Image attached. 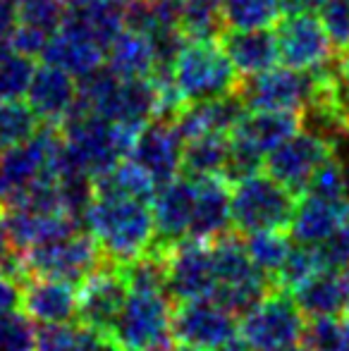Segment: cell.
Wrapping results in <instances>:
<instances>
[{"instance_id":"34","label":"cell","mask_w":349,"mask_h":351,"mask_svg":"<svg viewBox=\"0 0 349 351\" xmlns=\"http://www.w3.org/2000/svg\"><path fill=\"white\" fill-rule=\"evenodd\" d=\"M321 24L337 56L349 53V0H328L321 8Z\"/></svg>"},{"instance_id":"19","label":"cell","mask_w":349,"mask_h":351,"mask_svg":"<svg viewBox=\"0 0 349 351\" xmlns=\"http://www.w3.org/2000/svg\"><path fill=\"white\" fill-rule=\"evenodd\" d=\"M244 112H247V106L239 91H234L228 96L184 103L182 110L173 117V122L182 139L204 134H230Z\"/></svg>"},{"instance_id":"13","label":"cell","mask_w":349,"mask_h":351,"mask_svg":"<svg viewBox=\"0 0 349 351\" xmlns=\"http://www.w3.org/2000/svg\"><path fill=\"white\" fill-rule=\"evenodd\" d=\"M275 36H278L280 62L294 70H318L330 65L335 58V48L321 19L309 12L287 14L282 22H278Z\"/></svg>"},{"instance_id":"33","label":"cell","mask_w":349,"mask_h":351,"mask_svg":"<svg viewBox=\"0 0 349 351\" xmlns=\"http://www.w3.org/2000/svg\"><path fill=\"white\" fill-rule=\"evenodd\" d=\"M38 325L27 313L0 315V351H36Z\"/></svg>"},{"instance_id":"37","label":"cell","mask_w":349,"mask_h":351,"mask_svg":"<svg viewBox=\"0 0 349 351\" xmlns=\"http://www.w3.org/2000/svg\"><path fill=\"white\" fill-rule=\"evenodd\" d=\"M313 246H316L323 268H335V270L349 268V225L340 227L335 234H330L328 239L318 241Z\"/></svg>"},{"instance_id":"10","label":"cell","mask_w":349,"mask_h":351,"mask_svg":"<svg viewBox=\"0 0 349 351\" xmlns=\"http://www.w3.org/2000/svg\"><path fill=\"white\" fill-rule=\"evenodd\" d=\"M330 156H335L333 136L302 127L297 134L285 139L265 156L263 167L270 177H275L280 184L287 186L294 196H302L311 177L316 175V170Z\"/></svg>"},{"instance_id":"16","label":"cell","mask_w":349,"mask_h":351,"mask_svg":"<svg viewBox=\"0 0 349 351\" xmlns=\"http://www.w3.org/2000/svg\"><path fill=\"white\" fill-rule=\"evenodd\" d=\"M106 53L108 48L103 43H98L96 38L88 36L86 32H82L80 27L70 24L67 19H62V24L53 32V36L43 46L41 58L43 62L60 67L62 72L72 74L80 82V79L88 77L91 72L101 70L106 65Z\"/></svg>"},{"instance_id":"9","label":"cell","mask_w":349,"mask_h":351,"mask_svg":"<svg viewBox=\"0 0 349 351\" xmlns=\"http://www.w3.org/2000/svg\"><path fill=\"white\" fill-rule=\"evenodd\" d=\"M165 261V289L173 301L210 296L215 289L213 241L184 237L177 241H158Z\"/></svg>"},{"instance_id":"32","label":"cell","mask_w":349,"mask_h":351,"mask_svg":"<svg viewBox=\"0 0 349 351\" xmlns=\"http://www.w3.org/2000/svg\"><path fill=\"white\" fill-rule=\"evenodd\" d=\"M318 270H323V265H321V258H318L316 246L297 241V244L289 246V254H287V258H285L282 268H280L278 278H275V285L292 291L294 287H299L304 280H309L313 273H318Z\"/></svg>"},{"instance_id":"44","label":"cell","mask_w":349,"mask_h":351,"mask_svg":"<svg viewBox=\"0 0 349 351\" xmlns=\"http://www.w3.org/2000/svg\"><path fill=\"white\" fill-rule=\"evenodd\" d=\"M273 351H309L306 344H289V347H282V349H273Z\"/></svg>"},{"instance_id":"30","label":"cell","mask_w":349,"mask_h":351,"mask_svg":"<svg viewBox=\"0 0 349 351\" xmlns=\"http://www.w3.org/2000/svg\"><path fill=\"white\" fill-rule=\"evenodd\" d=\"M302 342L309 351H349V311L335 318L306 320Z\"/></svg>"},{"instance_id":"1","label":"cell","mask_w":349,"mask_h":351,"mask_svg":"<svg viewBox=\"0 0 349 351\" xmlns=\"http://www.w3.org/2000/svg\"><path fill=\"white\" fill-rule=\"evenodd\" d=\"M82 222L108 261L130 263L154 246L156 220L149 201L91 186Z\"/></svg>"},{"instance_id":"18","label":"cell","mask_w":349,"mask_h":351,"mask_svg":"<svg viewBox=\"0 0 349 351\" xmlns=\"http://www.w3.org/2000/svg\"><path fill=\"white\" fill-rule=\"evenodd\" d=\"M22 311L36 325H70L77 320V291L65 280L27 275L22 280Z\"/></svg>"},{"instance_id":"41","label":"cell","mask_w":349,"mask_h":351,"mask_svg":"<svg viewBox=\"0 0 349 351\" xmlns=\"http://www.w3.org/2000/svg\"><path fill=\"white\" fill-rule=\"evenodd\" d=\"M337 82H340L342 98H345L349 108V53L340 56V60H337Z\"/></svg>"},{"instance_id":"11","label":"cell","mask_w":349,"mask_h":351,"mask_svg":"<svg viewBox=\"0 0 349 351\" xmlns=\"http://www.w3.org/2000/svg\"><path fill=\"white\" fill-rule=\"evenodd\" d=\"M130 296L125 265L108 261L80 282L77 289V320L82 328L112 332Z\"/></svg>"},{"instance_id":"48","label":"cell","mask_w":349,"mask_h":351,"mask_svg":"<svg viewBox=\"0 0 349 351\" xmlns=\"http://www.w3.org/2000/svg\"><path fill=\"white\" fill-rule=\"evenodd\" d=\"M347 273H349V268H347Z\"/></svg>"},{"instance_id":"23","label":"cell","mask_w":349,"mask_h":351,"mask_svg":"<svg viewBox=\"0 0 349 351\" xmlns=\"http://www.w3.org/2000/svg\"><path fill=\"white\" fill-rule=\"evenodd\" d=\"M196 199V180L180 175L173 182L163 184L154 196V220H156V239L177 241L184 239L191 225Z\"/></svg>"},{"instance_id":"42","label":"cell","mask_w":349,"mask_h":351,"mask_svg":"<svg viewBox=\"0 0 349 351\" xmlns=\"http://www.w3.org/2000/svg\"><path fill=\"white\" fill-rule=\"evenodd\" d=\"M326 3L328 0H299V8H302V12H309V10H321Z\"/></svg>"},{"instance_id":"2","label":"cell","mask_w":349,"mask_h":351,"mask_svg":"<svg viewBox=\"0 0 349 351\" xmlns=\"http://www.w3.org/2000/svg\"><path fill=\"white\" fill-rule=\"evenodd\" d=\"M62 158L60 127L43 125L29 141L0 151V208L27 199L58 180Z\"/></svg>"},{"instance_id":"24","label":"cell","mask_w":349,"mask_h":351,"mask_svg":"<svg viewBox=\"0 0 349 351\" xmlns=\"http://www.w3.org/2000/svg\"><path fill=\"white\" fill-rule=\"evenodd\" d=\"M220 46L239 77H254L280 62L278 36L273 29H225Z\"/></svg>"},{"instance_id":"31","label":"cell","mask_w":349,"mask_h":351,"mask_svg":"<svg viewBox=\"0 0 349 351\" xmlns=\"http://www.w3.org/2000/svg\"><path fill=\"white\" fill-rule=\"evenodd\" d=\"M34 58L22 51L8 48L0 58V98H24L34 79Z\"/></svg>"},{"instance_id":"46","label":"cell","mask_w":349,"mask_h":351,"mask_svg":"<svg viewBox=\"0 0 349 351\" xmlns=\"http://www.w3.org/2000/svg\"><path fill=\"white\" fill-rule=\"evenodd\" d=\"M8 48H10V43L0 41V58H3V56H5V51H8Z\"/></svg>"},{"instance_id":"45","label":"cell","mask_w":349,"mask_h":351,"mask_svg":"<svg viewBox=\"0 0 349 351\" xmlns=\"http://www.w3.org/2000/svg\"><path fill=\"white\" fill-rule=\"evenodd\" d=\"M168 351H206V349H196V347H184V344H173Z\"/></svg>"},{"instance_id":"8","label":"cell","mask_w":349,"mask_h":351,"mask_svg":"<svg viewBox=\"0 0 349 351\" xmlns=\"http://www.w3.org/2000/svg\"><path fill=\"white\" fill-rule=\"evenodd\" d=\"M304 330L306 318L282 287H273L239 318V332L249 351H273L297 344L304 339Z\"/></svg>"},{"instance_id":"38","label":"cell","mask_w":349,"mask_h":351,"mask_svg":"<svg viewBox=\"0 0 349 351\" xmlns=\"http://www.w3.org/2000/svg\"><path fill=\"white\" fill-rule=\"evenodd\" d=\"M22 308V278L0 268V315Z\"/></svg>"},{"instance_id":"17","label":"cell","mask_w":349,"mask_h":351,"mask_svg":"<svg viewBox=\"0 0 349 351\" xmlns=\"http://www.w3.org/2000/svg\"><path fill=\"white\" fill-rule=\"evenodd\" d=\"M24 98H27V103L34 108V112H36L43 125L60 127L77 110L80 82L72 74L62 72L60 67L43 62L34 72V79L29 84V91Z\"/></svg>"},{"instance_id":"39","label":"cell","mask_w":349,"mask_h":351,"mask_svg":"<svg viewBox=\"0 0 349 351\" xmlns=\"http://www.w3.org/2000/svg\"><path fill=\"white\" fill-rule=\"evenodd\" d=\"M80 337L82 351H125L112 332H101V330L82 328L80 325Z\"/></svg>"},{"instance_id":"14","label":"cell","mask_w":349,"mask_h":351,"mask_svg":"<svg viewBox=\"0 0 349 351\" xmlns=\"http://www.w3.org/2000/svg\"><path fill=\"white\" fill-rule=\"evenodd\" d=\"M182 146L184 139L168 117H154L141 127L130 156L141 170L151 175L158 189L182 175Z\"/></svg>"},{"instance_id":"40","label":"cell","mask_w":349,"mask_h":351,"mask_svg":"<svg viewBox=\"0 0 349 351\" xmlns=\"http://www.w3.org/2000/svg\"><path fill=\"white\" fill-rule=\"evenodd\" d=\"M17 27V0H0V41L10 43Z\"/></svg>"},{"instance_id":"7","label":"cell","mask_w":349,"mask_h":351,"mask_svg":"<svg viewBox=\"0 0 349 351\" xmlns=\"http://www.w3.org/2000/svg\"><path fill=\"white\" fill-rule=\"evenodd\" d=\"M19 256H22L24 275H43V278L65 280L70 285H80L98 265L106 263V254L101 251L98 241L82 227L41 241Z\"/></svg>"},{"instance_id":"6","label":"cell","mask_w":349,"mask_h":351,"mask_svg":"<svg viewBox=\"0 0 349 351\" xmlns=\"http://www.w3.org/2000/svg\"><path fill=\"white\" fill-rule=\"evenodd\" d=\"M173 342L206 351H249L239 332V318L213 296L175 301Z\"/></svg>"},{"instance_id":"43","label":"cell","mask_w":349,"mask_h":351,"mask_svg":"<svg viewBox=\"0 0 349 351\" xmlns=\"http://www.w3.org/2000/svg\"><path fill=\"white\" fill-rule=\"evenodd\" d=\"M80 3H106V5H120V8H127L132 0H80Z\"/></svg>"},{"instance_id":"15","label":"cell","mask_w":349,"mask_h":351,"mask_svg":"<svg viewBox=\"0 0 349 351\" xmlns=\"http://www.w3.org/2000/svg\"><path fill=\"white\" fill-rule=\"evenodd\" d=\"M304 127L302 112L292 110H249L239 117L234 130L230 132V141L239 151L265 160L273 148H278L285 139L297 134Z\"/></svg>"},{"instance_id":"28","label":"cell","mask_w":349,"mask_h":351,"mask_svg":"<svg viewBox=\"0 0 349 351\" xmlns=\"http://www.w3.org/2000/svg\"><path fill=\"white\" fill-rule=\"evenodd\" d=\"M244 246H247V254L252 258V263L265 275V278L273 280L278 278L280 268H282L285 258L289 254V241L287 232L282 230H265V232H252V234H244Z\"/></svg>"},{"instance_id":"47","label":"cell","mask_w":349,"mask_h":351,"mask_svg":"<svg viewBox=\"0 0 349 351\" xmlns=\"http://www.w3.org/2000/svg\"><path fill=\"white\" fill-rule=\"evenodd\" d=\"M125 351H132V349H125Z\"/></svg>"},{"instance_id":"26","label":"cell","mask_w":349,"mask_h":351,"mask_svg":"<svg viewBox=\"0 0 349 351\" xmlns=\"http://www.w3.org/2000/svg\"><path fill=\"white\" fill-rule=\"evenodd\" d=\"M230 158V134H204L184 139L182 146V175L194 177H225Z\"/></svg>"},{"instance_id":"22","label":"cell","mask_w":349,"mask_h":351,"mask_svg":"<svg viewBox=\"0 0 349 351\" xmlns=\"http://www.w3.org/2000/svg\"><path fill=\"white\" fill-rule=\"evenodd\" d=\"M345 225H349V196L330 199V196L304 191L297 201V210H294L289 232L297 241L318 244Z\"/></svg>"},{"instance_id":"3","label":"cell","mask_w":349,"mask_h":351,"mask_svg":"<svg viewBox=\"0 0 349 351\" xmlns=\"http://www.w3.org/2000/svg\"><path fill=\"white\" fill-rule=\"evenodd\" d=\"M182 101L228 96L239 91V74L218 38H186L170 65Z\"/></svg>"},{"instance_id":"35","label":"cell","mask_w":349,"mask_h":351,"mask_svg":"<svg viewBox=\"0 0 349 351\" xmlns=\"http://www.w3.org/2000/svg\"><path fill=\"white\" fill-rule=\"evenodd\" d=\"M306 191L309 194H318V196H330V199H345V196H349L345 167L340 165V160H337L335 156H330L318 167L316 175L309 182Z\"/></svg>"},{"instance_id":"25","label":"cell","mask_w":349,"mask_h":351,"mask_svg":"<svg viewBox=\"0 0 349 351\" xmlns=\"http://www.w3.org/2000/svg\"><path fill=\"white\" fill-rule=\"evenodd\" d=\"M106 67L122 79H151L160 70L158 53L146 34L125 27L110 41Z\"/></svg>"},{"instance_id":"4","label":"cell","mask_w":349,"mask_h":351,"mask_svg":"<svg viewBox=\"0 0 349 351\" xmlns=\"http://www.w3.org/2000/svg\"><path fill=\"white\" fill-rule=\"evenodd\" d=\"M173 304L158 287H130L117 325L112 330L122 349L168 351L173 347Z\"/></svg>"},{"instance_id":"21","label":"cell","mask_w":349,"mask_h":351,"mask_svg":"<svg viewBox=\"0 0 349 351\" xmlns=\"http://www.w3.org/2000/svg\"><path fill=\"white\" fill-rule=\"evenodd\" d=\"M232 230V184L225 177L196 180V199L186 237L215 239Z\"/></svg>"},{"instance_id":"5","label":"cell","mask_w":349,"mask_h":351,"mask_svg":"<svg viewBox=\"0 0 349 351\" xmlns=\"http://www.w3.org/2000/svg\"><path fill=\"white\" fill-rule=\"evenodd\" d=\"M294 196L275 177L256 172L232 184V230L239 234L265 230L287 232L297 210Z\"/></svg>"},{"instance_id":"12","label":"cell","mask_w":349,"mask_h":351,"mask_svg":"<svg viewBox=\"0 0 349 351\" xmlns=\"http://www.w3.org/2000/svg\"><path fill=\"white\" fill-rule=\"evenodd\" d=\"M316 88V70L270 67L239 84V96L249 110H292L304 112Z\"/></svg>"},{"instance_id":"20","label":"cell","mask_w":349,"mask_h":351,"mask_svg":"<svg viewBox=\"0 0 349 351\" xmlns=\"http://www.w3.org/2000/svg\"><path fill=\"white\" fill-rule=\"evenodd\" d=\"M289 294L306 320L335 318L349 311V273L323 268L294 287Z\"/></svg>"},{"instance_id":"29","label":"cell","mask_w":349,"mask_h":351,"mask_svg":"<svg viewBox=\"0 0 349 351\" xmlns=\"http://www.w3.org/2000/svg\"><path fill=\"white\" fill-rule=\"evenodd\" d=\"M41 130V120L22 98H0V151L29 141Z\"/></svg>"},{"instance_id":"36","label":"cell","mask_w":349,"mask_h":351,"mask_svg":"<svg viewBox=\"0 0 349 351\" xmlns=\"http://www.w3.org/2000/svg\"><path fill=\"white\" fill-rule=\"evenodd\" d=\"M36 351H82L80 325H43L38 330Z\"/></svg>"},{"instance_id":"27","label":"cell","mask_w":349,"mask_h":351,"mask_svg":"<svg viewBox=\"0 0 349 351\" xmlns=\"http://www.w3.org/2000/svg\"><path fill=\"white\" fill-rule=\"evenodd\" d=\"M225 29H273L282 17L280 0H223Z\"/></svg>"}]
</instances>
